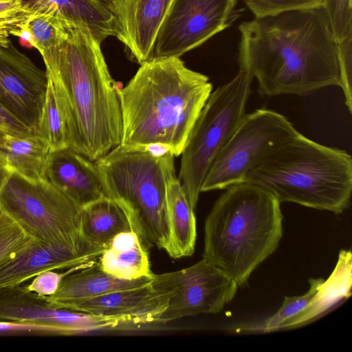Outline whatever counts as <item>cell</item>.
Returning <instances> with one entry per match:
<instances>
[{
    "label": "cell",
    "mask_w": 352,
    "mask_h": 352,
    "mask_svg": "<svg viewBox=\"0 0 352 352\" xmlns=\"http://www.w3.org/2000/svg\"><path fill=\"white\" fill-rule=\"evenodd\" d=\"M324 280L322 278H311L309 280V289L305 294L285 296L280 307L265 321L261 329L264 331H278L281 323L309 307L316 298Z\"/></svg>",
    "instance_id": "cell-27"
},
{
    "label": "cell",
    "mask_w": 352,
    "mask_h": 352,
    "mask_svg": "<svg viewBox=\"0 0 352 352\" xmlns=\"http://www.w3.org/2000/svg\"><path fill=\"white\" fill-rule=\"evenodd\" d=\"M4 1V0H0V1Z\"/></svg>",
    "instance_id": "cell-38"
},
{
    "label": "cell",
    "mask_w": 352,
    "mask_h": 352,
    "mask_svg": "<svg viewBox=\"0 0 352 352\" xmlns=\"http://www.w3.org/2000/svg\"><path fill=\"white\" fill-rule=\"evenodd\" d=\"M255 17L322 7L323 0H243Z\"/></svg>",
    "instance_id": "cell-31"
},
{
    "label": "cell",
    "mask_w": 352,
    "mask_h": 352,
    "mask_svg": "<svg viewBox=\"0 0 352 352\" xmlns=\"http://www.w3.org/2000/svg\"><path fill=\"white\" fill-rule=\"evenodd\" d=\"M43 179L80 208L106 197L96 162L69 148L50 153Z\"/></svg>",
    "instance_id": "cell-15"
},
{
    "label": "cell",
    "mask_w": 352,
    "mask_h": 352,
    "mask_svg": "<svg viewBox=\"0 0 352 352\" xmlns=\"http://www.w3.org/2000/svg\"><path fill=\"white\" fill-rule=\"evenodd\" d=\"M67 336L62 328L30 321L0 320V336Z\"/></svg>",
    "instance_id": "cell-33"
},
{
    "label": "cell",
    "mask_w": 352,
    "mask_h": 352,
    "mask_svg": "<svg viewBox=\"0 0 352 352\" xmlns=\"http://www.w3.org/2000/svg\"><path fill=\"white\" fill-rule=\"evenodd\" d=\"M101 43L72 28L56 46L41 53L67 131L69 148L96 162L121 144L118 89Z\"/></svg>",
    "instance_id": "cell-2"
},
{
    "label": "cell",
    "mask_w": 352,
    "mask_h": 352,
    "mask_svg": "<svg viewBox=\"0 0 352 352\" xmlns=\"http://www.w3.org/2000/svg\"><path fill=\"white\" fill-rule=\"evenodd\" d=\"M225 189L205 221L202 258L241 287L278 246L281 203L267 190L248 182Z\"/></svg>",
    "instance_id": "cell-4"
},
{
    "label": "cell",
    "mask_w": 352,
    "mask_h": 352,
    "mask_svg": "<svg viewBox=\"0 0 352 352\" xmlns=\"http://www.w3.org/2000/svg\"><path fill=\"white\" fill-rule=\"evenodd\" d=\"M254 77L243 67L210 94L183 149L178 179L195 209L206 174L245 116Z\"/></svg>",
    "instance_id": "cell-7"
},
{
    "label": "cell",
    "mask_w": 352,
    "mask_h": 352,
    "mask_svg": "<svg viewBox=\"0 0 352 352\" xmlns=\"http://www.w3.org/2000/svg\"><path fill=\"white\" fill-rule=\"evenodd\" d=\"M71 268L61 274L53 271L42 272L36 276L27 287L30 291L43 296L52 295L56 291L62 279L69 272Z\"/></svg>",
    "instance_id": "cell-34"
},
{
    "label": "cell",
    "mask_w": 352,
    "mask_h": 352,
    "mask_svg": "<svg viewBox=\"0 0 352 352\" xmlns=\"http://www.w3.org/2000/svg\"><path fill=\"white\" fill-rule=\"evenodd\" d=\"M245 182L292 202L340 214L350 205L352 158L346 151L320 144L297 131L269 148Z\"/></svg>",
    "instance_id": "cell-5"
},
{
    "label": "cell",
    "mask_w": 352,
    "mask_h": 352,
    "mask_svg": "<svg viewBox=\"0 0 352 352\" xmlns=\"http://www.w3.org/2000/svg\"><path fill=\"white\" fill-rule=\"evenodd\" d=\"M237 0H172L150 59L180 57L226 29Z\"/></svg>",
    "instance_id": "cell-11"
},
{
    "label": "cell",
    "mask_w": 352,
    "mask_h": 352,
    "mask_svg": "<svg viewBox=\"0 0 352 352\" xmlns=\"http://www.w3.org/2000/svg\"><path fill=\"white\" fill-rule=\"evenodd\" d=\"M50 148L35 133L0 132V156L12 172L31 180L43 178Z\"/></svg>",
    "instance_id": "cell-22"
},
{
    "label": "cell",
    "mask_w": 352,
    "mask_h": 352,
    "mask_svg": "<svg viewBox=\"0 0 352 352\" xmlns=\"http://www.w3.org/2000/svg\"><path fill=\"white\" fill-rule=\"evenodd\" d=\"M102 1L107 3L108 4H111V3H112L113 2H114L116 0H102Z\"/></svg>",
    "instance_id": "cell-37"
},
{
    "label": "cell",
    "mask_w": 352,
    "mask_h": 352,
    "mask_svg": "<svg viewBox=\"0 0 352 352\" xmlns=\"http://www.w3.org/2000/svg\"><path fill=\"white\" fill-rule=\"evenodd\" d=\"M152 279L153 276L135 280L121 279L104 272L98 263L94 261L71 268L56 291L45 296V298L51 306L60 309L69 301L147 285L151 283Z\"/></svg>",
    "instance_id": "cell-19"
},
{
    "label": "cell",
    "mask_w": 352,
    "mask_h": 352,
    "mask_svg": "<svg viewBox=\"0 0 352 352\" xmlns=\"http://www.w3.org/2000/svg\"><path fill=\"white\" fill-rule=\"evenodd\" d=\"M151 284L169 296L157 323L220 312L234 298L238 288L226 272L203 258L179 270L153 274Z\"/></svg>",
    "instance_id": "cell-10"
},
{
    "label": "cell",
    "mask_w": 352,
    "mask_h": 352,
    "mask_svg": "<svg viewBox=\"0 0 352 352\" xmlns=\"http://www.w3.org/2000/svg\"><path fill=\"white\" fill-rule=\"evenodd\" d=\"M339 67V84L344 96V102L352 112V34L337 43Z\"/></svg>",
    "instance_id": "cell-32"
},
{
    "label": "cell",
    "mask_w": 352,
    "mask_h": 352,
    "mask_svg": "<svg viewBox=\"0 0 352 352\" xmlns=\"http://www.w3.org/2000/svg\"><path fill=\"white\" fill-rule=\"evenodd\" d=\"M31 12L58 17L74 28L88 30L102 43L109 36L119 37L116 18L102 0H20Z\"/></svg>",
    "instance_id": "cell-18"
},
{
    "label": "cell",
    "mask_w": 352,
    "mask_h": 352,
    "mask_svg": "<svg viewBox=\"0 0 352 352\" xmlns=\"http://www.w3.org/2000/svg\"><path fill=\"white\" fill-rule=\"evenodd\" d=\"M169 296L152 284L74 300L60 309L104 316H124L138 324L156 322L167 307Z\"/></svg>",
    "instance_id": "cell-16"
},
{
    "label": "cell",
    "mask_w": 352,
    "mask_h": 352,
    "mask_svg": "<svg viewBox=\"0 0 352 352\" xmlns=\"http://www.w3.org/2000/svg\"><path fill=\"white\" fill-rule=\"evenodd\" d=\"M0 320L52 324L64 329L67 336L113 329L131 322L124 316H104L54 307L45 296L21 285L0 288Z\"/></svg>",
    "instance_id": "cell-13"
},
{
    "label": "cell",
    "mask_w": 352,
    "mask_h": 352,
    "mask_svg": "<svg viewBox=\"0 0 352 352\" xmlns=\"http://www.w3.org/2000/svg\"><path fill=\"white\" fill-rule=\"evenodd\" d=\"M239 30V66L261 95L305 96L338 85L337 42L322 7L255 17Z\"/></svg>",
    "instance_id": "cell-1"
},
{
    "label": "cell",
    "mask_w": 352,
    "mask_h": 352,
    "mask_svg": "<svg viewBox=\"0 0 352 352\" xmlns=\"http://www.w3.org/2000/svg\"><path fill=\"white\" fill-rule=\"evenodd\" d=\"M297 131L276 111L259 109L246 113L211 164L201 192L245 182L248 173L269 148Z\"/></svg>",
    "instance_id": "cell-9"
},
{
    "label": "cell",
    "mask_w": 352,
    "mask_h": 352,
    "mask_svg": "<svg viewBox=\"0 0 352 352\" xmlns=\"http://www.w3.org/2000/svg\"><path fill=\"white\" fill-rule=\"evenodd\" d=\"M12 131L22 133H34L2 104H0V132Z\"/></svg>",
    "instance_id": "cell-35"
},
{
    "label": "cell",
    "mask_w": 352,
    "mask_h": 352,
    "mask_svg": "<svg viewBox=\"0 0 352 352\" xmlns=\"http://www.w3.org/2000/svg\"><path fill=\"white\" fill-rule=\"evenodd\" d=\"M99 258L102 270L121 279L135 280L153 274L148 248L133 230L116 235Z\"/></svg>",
    "instance_id": "cell-20"
},
{
    "label": "cell",
    "mask_w": 352,
    "mask_h": 352,
    "mask_svg": "<svg viewBox=\"0 0 352 352\" xmlns=\"http://www.w3.org/2000/svg\"><path fill=\"white\" fill-rule=\"evenodd\" d=\"M34 240L0 210V265L12 259Z\"/></svg>",
    "instance_id": "cell-28"
},
{
    "label": "cell",
    "mask_w": 352,
    "mask_h": 352,
    "mask_svg": "<svg viewBox=\"0 0 352 352\" xmlns=\"http://www.w3.org/2000/svg\"><path fill=\"white\" fill-rule=\"evenodd\" d=\"M12 173L10 168L0 156V188Z\"/></svg>",
    "instance_id": "cell-36"
},
{
    "label": "cell",
    "mask_w": 352,
    "mask_h": 352,
    "mask_svg": "<svg viewBox=\"0 0 352 352\" xmlns=\"http://www.w3.org/2000/svg\"><path fill=\"white\" fill-rule=\"evenodd\" d=\"M74 27L65 21L48 14L33 12L16 32L40 54L56 46Z\"/></svg>",
    "instance_id": "cell-25"
},
{
    "label": "cell",
    "mask_w": 352,
    "mask_h": 352,
    "mask_svg": "<svg viewBox=\"0 0 352 352\" xmlns=\"http://www.w3.org/2000/svg\"><path fill=\"white\" fill-rule=\"evenodd\" d=\"M351 0H323L322 8L337 43L352 34Z\"/></svg>",
    "instance_id": "cell-29"
},
{
    "label": "cell",
    "mask_w": 352,
    "mask_h": 352,
    "mask_svg": "<svg viewBox=\"0 0 352 352\" xmlns=\"http://www.w3.org/2000/svg\"><path fill=\"white\" fill-rule=\"evenodd\" d=\"M105 249L74 250L32 240L16 256L0 265V288L20 285L46 271L86 265Z\"/></svg>",
    "instance_id": "cell-14"
},
{
    "label": "cell",
    "mask_w": 352,
    "mask_h": 352,
    "mask_svg": "<svg viewBox=\"0 0 352 352\" xmlns=\"http://www.w3.org/2000/svg\"><path fill=\"white\" fill-rule=\"evenodd\" d=\"M0 210L35 241L74 250L104 248L82 237L80 208L43 178L12 172L0 188Z\"/></svg>",
    "instance_id": "cell-8"
},
{
    "label": "cell",
    "mask_w": 352,
    "mask_h": 352,
    "mask_svg": "<svg viewBox=\"0 0 352 352\" xmlns=\"http://www.w3.org/2000/svg\"><path fill=\"white\" fill-rule=\"evenodd\" d=\"M48 85L38 67L11 42L0 45V104L36 134Z\"/></svg>",
    "instance_id": "cell-12"
},
{
    "label": "cell",
    "mask_w": 352,
    "mask_h": 352,
    "mask_svg": "<svg viewBox=\"0 0 352 352\" xmlns=\"http://www.w3.org/2000/svg\"><path fill=\"white\" fill-rule=\"evenodd\" d=\"M157 146L120 144L96 161L106 197L125 212L147 248L166 250L169 228L166 190L177 177L175 156Z\"/></svg>",
    "instance_id": "cell-6"
},
{
    "label": "cell",
    "mask_w": 352,
    "mask_h": 352,
    "mask_svg": "<svg viewBox=\"0 0 352 352\" xmlns=\"http://www.w3.org/2000/svg\"><path fill=\"white\" fill-rule=\"evenodd\" d=\"M166 208L169 240L166 252L174 258L191 256L197 237L195 209L177 177L168 184Z\"/></svg>",
    "instance_id": "cell-21"
},
{
    "label": "cell",
    "mask_w": 352,
    "mask_h": 352,
    "mask_svg": "<svg viewBox=\"0 0 352 352\" xmlns=\"http://www.w3.org/2000/svg\"><path fill=\"white\" fill-rule=\"evenodd\" d=\"M212 89L208 76L188 68L179 57L142 63L118 89L120 144L159 146L179 156Z\"/></svg>",
    "instance_id": "cell-3"
},
{
    "label": "cell",
    "mask_w": 352,
    "mask_h": 352,
    "mask_svg": "<svg viewBox=\"0 0 352 352\" xmlns=\"http://www.w3.org/2000/svg\"><path fill=\"white\" fill-rule=\"evenodd\" d=\"M36 135L48 144L50 152L69 148L64 119L49 80Z\"/></svg>",
    "instance_id": "cell-26"
},
{
    "label": "cell",
    "mask_w": 352,
    "mask_h": 352,
    "mask_svg": "<svg viewBox=\"0 0 352 352\" xmlns=\"http://www.w3.org/2000/svg\"><path fill=\"white\" fill-rule=\"evenodd\" d=\"M131 230L125 212L107 197L80 208V234L91 244L107 248L116 235Z\"/></svg>",
    "instance_id": "cell-23"
},
{
    "label": "cell",
    "mask_w": 352,
    "mask_h": 352,
    "mask_svg": "<svg viewBox=\"0 0 352 352\" xmlns=\"http://www.w3.org/2000/svg\"><path fill=\"white\" fill-rule=\"evenodd\" d=\"M351 253L341 250L336 266L322 283L317 297L305 310L281 323L278 330L303 325L320 316L336 303L351 295Z\"/></svg>",
    "instance_id": "cell-24"
},
{
    "label": "cell",
    "mask_w": 352,
    "mask_h": 352,
    "mask_svg": "<svg viewBox=\"0 0 352 352\" xmlns=\"http://www.w3.org/2000/svg\"><path fill=\"white\" fill-rule=\"evenodd\" d=\"M172 0H116L109 5L119 28L118 40L136 61L150 58L157 32Z\"/></svg>",
    "instance_id": "cell-17"
},
{
    "label": "cell",
    "mask_w": 352,
    "mask_h": 352,
    "mask_svg": "<svg viewBox=\"0 0 352 352\" xmlns=\"http://www.w3.org/2000/svg\"><path fill=\"white\" fill-rule=\"evenodd\" d=\"M32 12L26 10L20 0L0 1V45H6L10 35L16 36Z\"/></svg>",
    "instance_id": "cell-30"
}]
</instances>
